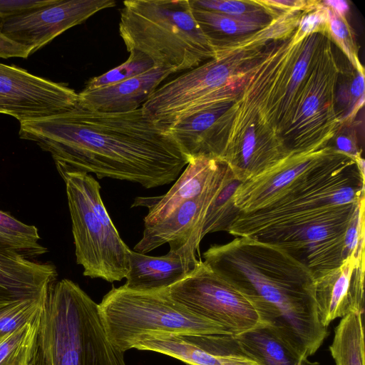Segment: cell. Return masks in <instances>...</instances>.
<instances>
[{
  "instance_id": "cell-1",
  "label": "cell",
  "mask_w": 365,
  "mask_h": 365,
  "mask_svg": "<svg viewBox=\"0 0 365 365\" xmlns=\"http://www.w3.org/2000/svg\"><path fill=\"white\" fill-rule=\"evenodd\" d=\"M19 136L49 153L58 173H93L145 188L171 183L189 162L142 108L101 113L77 103L63 113L21 123Z\"/></svg>"
},
{
  "instance_id": "cell-2",
  "label": "cell",
  "mask_w": 365,
  "mask_h": 365,
  "mask_svg": "<svg viewBox=\"0 0 365 365\" xmlns=\"http://www.w3.org/2000/svg\"><path fill=\"white\" fill-rule=\"evenodd\" d=\"M203 258L257 304L269 327L297 354L309 358L319 349L327 328L317 316L315 279L304 265L277 246L245 237L212 245Z\"/></svg>"
},
{
  "instance_id": "cell-3",
  "label": "cell",
  "mask_w": 365,
  "mask_h": 365,
  "mask_svg": "<svg viewBox=\"0 0 365 365\" xmlns=\"http://www.w3.org/2000/svg\"><path fill=\"white\" fill-rule=\"evenodd\" d=\"M364 160L331 148L263 207L240 212L227 231L237 237L287 224L336 205L364 199Z\"/></svg>"
},
{
  "instance_id": "cell-4",
  "label": "cell",
  "mask_w": 365,
  "mask_h": 365,
  "mask_svg": "<svg viewBox=\"0 0 365 365\" xmlns=\"http://www.w3.org/2000/svg\"><path fill=\"white\" fill-rule=\"evenodd\" d=\"M36 365H126L109 341L95 302L68 279L48 287L38 333Z\"/></svg>"
},
{
  "instance_id": "cell-5",
  "label": "cell",
  "mask_w": 365,
  "mask_h": 365,
  "mask_svg": "<svg viewBox=\"0 0 365 365\" xmlns=\"http://www.w3.org/2000/svg\"><path fill=\"white\" fill-rule=\"evenodd\" d=\"M119 34L129 53H141L155 67L174 73L215 58L214 46L195 20L190 0L125 1Z\"/></svg>"
},
{
  "instance_id": "cell-6",
  "label": "cell",
  "mask_w": 365,
  "mask_h": 365,
  "mask_svg": "<svg viewBox=\"0 0 365 365\" xmlns=\"http://www.w3.org/2000/svg\"><path fill=\"white\" fill-rule=\"evenodd\" d=\"M98 309L109 341L122 352L153 334L231 335L220 324L173 299L168 288L135 291L124 285L113 287L98 304Z\"/></svg>"
},
{
  "instance_id": "cell-7",
  "label": "cell",
  "mask_w": 365,
  "mask_h": 365,
  "mask_svg": "<svg viewBox=\"0 0 365 365\" xmlns=\"http://www.w3.org/2000/svg\"><path fill=\"white\" fill-rule=\"evenodd\" d=\"M364 210V199L333 206L250 238L281 248L317 279L340 267L351 255L364 252L358 218Z\"/></svg>"
},
{
  "instance_id": "cell-8",
  "label": "cell",
  "mask_w": 365,
  "mask_h": 365,
  "mask_svg": "<svg viewBox=\"0 0 365 365\" xmlns=\"http://www.w3.org/2000/svg\"><path fill=\"white\" fill-rule=\"evenodd\" d=\"M59 174L66 185L76 262L83 275L108 282L125 278L130 248L106 210L99 182L85 173Z\"/></svg>"
},
{
  "instance_id": "cell-9",
  "label": "cell",
  "mask_w": 365,
  "mask_h": 365,
  "mask_svg": "<svg viewBox=\"0 0 365 365\" xmlns=\"http://www.w3.org/2000/svg\"><path fill=\"white\" fill-rule=\"evenodd\" d=\"M327 34L323 37L302 87L284 145L292 154L318 150L329 145L340 127L335 94L342 69Z\"/></svg>"
},
{
  "instance_id": "cell-10",
  "label": "cell",
  "mask_w": 365,
  "mask_h": 365,
  "mask_svg": "<svg viewBox=\"0 0 365 365\" xmlns=\"http://www.w3.org/2000/svg\"><path fill=\"white\" fill-rule=\"evenodd\" d=\"M265 45H250L235 52L217 53L215 58L159 86L142 106V110L167 131L196 102L226 85L247 68Z\"/></svg>"
},
{
  "instance_id": "cell-11",
  "label": "cell",
  "mask_w": 365,
  "mask_h": 365,
  "mask_svg": "<svg viewBox=\"0 0 365 365\" xmlns=\"http://www.w3.org/2000/svg\"><path fill=\"white\" fill-rule=\"evenodd\" d=\"M170 297L232 336L269 327L257 304L202 260L186 278L168 288Z\"/></svg>"
},
{
  "instance_id": "cell-12",
  "label": "cell",
  "mask_w": 365,
  "mask_h": 365,
  "mask_svg": "<svg viewBox=\"0 0 365 365\" xmlns=\"http://www.w3.org/2000/svg\"><path fill=\"white\" fill-rule=\"evenodd\" d=\"M78 99V93L66 84L0 63V113L20 123L67 112Z\"/></svg>"
},
{
  "instance_id": "cell-13",
  "label": "cell",
  "mask_w": 365,
  "mask_h": 365,
  "mask_svg": "<svg viewBox=\"0 0 365 365\" xmlns=\"http://www.w3.org/2000/svg\"><path fill=\"white\" fill-rule=\"evenodd\" d=\"M115 5L114 0H56L48 6L1 20L0 29L33 53L65 31Z\"/></svg>"
},
{
  "instance_id": "cell-14",
  "label": "cell",
  "mask_w": 365,
  "mask_h": 365,
  "mask_svg": "<svg viewBox=\"0 0 365 365\" xmlns=\"http://www.w3.org/2000/svg\"><path fill=\"white\" fill-rule=\"evenodd\" d=\"M133 349L163 354L190 365H259L228 334H153Z\"/></svg>"
},
{
  "instance_id": "cell-15",
  "label": "cell",
  "mask_w": 365,
  "mask_h": 365,
  "mask_svg": "<svg viewBox=\"0 0 365 365\" xmlns=\"http://www.w3.org/2000/svg\"><path fill=\"white\" fill-rule=\"evenodd\" d=\"M232 174L228 167L202 195L182 202L157 224L145 227L143 237L134 247V251L146 254L165 243L169 244L170 249L176 250L191 238L197 237L201 241L207 210Z\"/></svg>"
},
{
  "instance_id": "cell-16",
  "label": "cell",
  "mask_w": 365,
  "mask_h": 365,
  "mask_svg": "<svg viewBox=\"0 0 365 365\" xmlns=\"http://www.w3.org/2000/svg\"><path fill=\"white\" fill-rule=\"evenodd\" d=\"M364 253L351 255L340 267L315 279L316 309L323 327L352 313L364 314Z\"/></svg>"
},
{
  "instance_id": "cell-17",
  "label": "cell",
  "mask_w": 365,
  "mask_h": 365,
  "mask_svg": "<svg viewBox=\"0 0 365 365\" xmlns=\"http://www.w3.org/2000/svg\"><path fill=\"white\" fill-rule=\"evenodd\" d=\"M200 240L191 238L186 244L160 257L128 251V270L124 286L135 291L167 289L190 275L202 261Z\"/></svg>"
},
{
  "instance_id": "cell-18",
  "label": "cell",
  "mask_w": 365,
  "mask_h": 365,
  "mask_svg": "<svg viewBox=\"0 0 365 365\" xmlns=\"http://www.w3.org/2000/svg\"><path fill=\"white\" fill-rule=\"evenodd\" d=\"M227 168L225 162L218 159L190 158L185 170L168 192L158 197H138L132 207H147L148 212L144 218V225L152 226L164 220L182 202L205 192Z\"/></svg>"
},
{
  "instance_id": "cell-19",
  "label": "cell",
  "mask_w": 365,
  "mask_h": 365,
  "mask_svg": "<svg viewBox=\"0 0 365 365\" xmlns=\"http://www.w3.org/2000/svg\"><path fill=\"white\" fill-rule=\"evenodd\" d=\"M332 147L293 154L264 173L241 182L233 195L240 212H250L266 205L295 178L317 163Z\"/></svg>"
},
{
  "instance_id": "cell-20",
  "label": "cell",
  "mask_w": 365,
  "mask_h": 365,
  "mask_svg": "<svg viewBox=\"0 0 365 365\" xmlns=\"http://www.w3.org/2000/svg\"><path fill=\"white\" fill-rule=\"evenodd\" d=\"M174 73L154 68L130 79L78 93V104L101 113H125L142 107L160 84Z\"/></svg>"
},
{
  "instance_id": "cell-21",
  "label": "cell",
  "mask_w": 365,
  "mask_h": 365,
  "mask_svg": "<svg viewBox=\"0 0 365 365\" xmlns=\"http://www.w3.org/2000/svg\"><path fill=\"white\" fill-rule=\"evenodd\" d=\"M56 277L53 264L34 261L0 245V294L37 297L46 292Z\"/></svg>"
},
{
  "instance_id": "cell-22",
  "label": "cell",
  "mask_w": 365,
  "mask_h": 365,
  "mask_svg": "<svg viewBox=\"0 0 365 365\" xmlns=\"http://www.w3.org/2000/svg\"><path fill=\"white\" fill-rule=\"evenodd\" d=\"M259 365H316L297 354L270 327L234 336Z\"/></svg>"
},
{
  "instance_id": "cell-23",
  "label": "cell",
  "mask_w": 365,
  "mask_h": 365,
  "mask_svg": "<svg viewBox=\"0 0 365 365\" xmlns=\"http://www.w3.org/2000/svg\"><path fill=\"white\" fill-rule=\"evenodd\" d=\"M364 314L352 313L341 318L329 346L336 365H364Z\"/></svg>"
},
{
  "instance_id": "cell-24",
  "label": "cell",
  "mask_w": 365,
  "mask_h": 365,
  "mask_svg": "<svg viewBox=\"0 0 365 365\" xmlns=\"http://www.w3.org/2000/svg\"><path fill=\"white\" fill-rule=\"evenodd\" d=\"M192 9L195 20L214 48L230 39L255 33L266 27L210 11L192 6Z\"/></svg>"
},
{
  "instance_id": "cell-25",
  "label": "cell",
  "mask_w": 365,
  "mask_h": 365,
  "mask_svg": "<svg viewBox=\"0 0 365 365\" xmlns=\"http://www.w3.org/2000/svg\"><path fill=\"white\" fill-rule=\"evenodd\" d=\"M41 314L0 340V365H34Z\"/></svg>"
},
{
  "instance_id": "cell-26",
  "label": "cell",
  "mask_w": 365,
  "mask_h": 365,
  "mask_svg": "<svg viewBox=\"0 0 365 365\" xmlns=\"http://www.w3.org/2000/svg\"><path fill=\"white\" fill-rule=\"evenodd\" d=\"M40 240L38 229L34 225L25 224L0 210L1 246L31 259L47 252Z\"/></svg>"
},
{
  "instance_id": "cell-27",
  "label": "cell",
  "mask_w": 365,
  "mask_h": 365,
  "mask_svg": "<svg viewBox=\"0 0 365 365\" xmlns=\"http://www.w3.org/2000/svg\"><path fill=\"white\" fill-rule=\"evenodd\" d=\"M47 292L33 297L0 294V340L42 314Z\"/></svg>"
},
{
  "instance_id": "cell-28",
  "label": "cell",
  "mask_w": 365,
  "mask_h": 365,
  "mask_svg": "<svg viewBox=\"0 0 365 365\" xmlns=\"http://www.w3.org/2000/svg\"><path fill=\"white\" fill-rule=\"evenodd\" d=\"M192 7L227 15L239 20L267 26L279 15L259 0H190Z\"/></svg>"
},
{
  "instance_id": "cell-29",
  "label": "cell",
  "mask_w": 365,
  "mask_h": 365,
  "mask_svg": "<svg viewBox=\"0 0 365 365\" xmlns=\"http://www.w3.org/2000/svg\"><path fill=\"white\" fill-rule=\"evenodd\" d=\"M241 183L233 173L210 205L206 213L202 230V239L211 232L227 231V229L240 212L235 206L233 195Z\"/></svg>"
},
{
  "instance_id": "cell-30",
  "label": "cell",
  "mask_w": 365,
  "mask_h": 365,
  "mask_svg": "<svg viewBox=\"0 0 365 365\" xmlns=\"http://www.w3.org/2000/svg\"><path fill=\"white\" fill-rule=\"evenodd\" d=\"M155 68L153 62L139 53H130L128 59L121 65L98 76L91 78L83 90L91 91L115 84Z\"/></svg>"
},
{
  "instance_id": "cell-31",
  "label": "cell",
  "mask_w": 365,
  "mask_h": 365,
  "mask_svg": "<svg viewBox=\"0 0 365 365\" xmlns=\"http://www.w3.org/2000/svg\"><path fill=\"white\" fill-rule=\"evenodd\" d=\"M326 7L328 14L327 34L329 38L343 52L354 69L362 67L359 59L354 31L348 23L346 15Z\"/></svg>"
},
{
  "instance_id": "cell-32",
  "label": "cell",
  "mask_w": 365,
  "mask_h": 365,
  "mask_svg": "<svg viewBox=\"0 0 365 365\" xmlns=\"http://www.w3.org/2000/svg\"><path fill=\"white\" fill-rule=\"evenodd\" d=\"M56 0H0V21L48 6Z\"/></svg>"
},
{
  "instance_id": "cell-33",
  "label": "cell",
  "mask_w": 365,
  "mask_h": 365,
  "mask_svg": "<svg viewBox=\"0 0 365 365\" xmlns=\"http://www.w3.org/2000/svg\"><path fill=\"white\" fill-rule=\"evenodd\" d=\"M345 124H346V126L343 128L342 130L339 128L336 131L331 140H334V145L331 146L336 150L344 153L356 160L361 157V155L357 145L355 129L348 127V123Z\"/></svg>"
},
{
  "instance_id": "cell-34",
  "label": "cell",
  "mask_w": 365,
  "mask_h": 365,
  "mask_svg": "<svg viewBox=\"0 0 365 365\" xmlns=\"http://www.w3.org/2000/svg\"><path fill=\"white\" fill-rule=\"evenodd\" d=\"M31 54V50L29 48L9 39L4 35L0 29V58L18 57L26 58Z\"/></svg>"
},
{
  "instance_id": "cell-35",
  "label": "cell",
  "mask_w": 365,
  "mask_h": 365,
  "mask_svg": "<svg viewBox=\"0 0 365 365\" xmlns=\"http://www.w3.org/2000/svg\"><path fill=\"white\" fill-rule=\"evenodd\" d=\"M322 3L341 14L346 15L349 11V4L345 1H322Z\"/></svg>"
},
{
  "instance_id": "cell-36",
  "label": "cell",
  "mask_w": 365,
  "mask_h": 365,
  "mask_svg": "<svg viewBox=\"0 0 365 365\" xmlns=\"http://www.w3.org/2000/svg\"><path fill=\"white\" fill-rule=\"evenodd\" d=\"M34 365H36V364H34Z\"/></svg>"
}]
</instances>
